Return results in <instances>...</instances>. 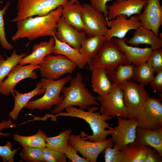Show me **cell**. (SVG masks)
I'll return each mask as SVG.
<instances>
[{
  "label": "cell",
  "mask_w": 162,
  "mask_h": 162,
  "mask_svg": "<svg viewBox=\"0 0 162 162\" xmlns=\"http://www.w3.org/2000/svg\"><path fill=\"white\" fill-rule=\"evenodd\" d=\"M74 148L68 143L67 148L64 152L67 158L72 162H89L86 158L80 156Z\"/></svg>",
  "instance_id": "obj_40"
},
{
  "label": "cell",
  "mask_w": 162,
  "mask_h": 162,
  "mask_svg": "<svg viewBox=\"0 0 162 162\" xmlns=\"http://www.w3.org/2000/svg\"><path fill=\"white\" fill-rule=\"evenodd\" d=\"M148 146L135 140L121 151L122 162H144Z\"/></svg>",
  "instance_id": "obj_27"
},
{
  "label": "cell",
  "mask_w": 162,
  "mask_h": 162,
  "mask_svg": "<svg viewBox=\"0 0 162 162\" xmlns=\"http://www.w3.org/2000/svg\"><path fill=\"white\" fill-rule=\"evenodd\" d=\"M72 79L70 75H67L56 80H51L43 78L40 81L45 89L44 95L41 98L30 100L25 107L31 110H50L53 106L59 105L64 99L60 92L64 86Z\"/></svg>",
  "instance_id": "obj_4"
},
{
  "label": "cell",
  "mask_w": 162,
  "mask_h": 162,
  "mask_svg": "<svg viewBox=\"0 0 162 162\" xmlns=\"http://www.w3.org/2000/svg\"><path fill=\"white\" fill-rule=\"evenodd\" d=\"M68 143L90 162H96L100 154L107 147L112 148L114 143L111 138L97 142L84 140L80 135L71 134Z\"/></svg>",
  "instance_id": "obj_11"
},
{
  "label": "cell",
  "mask_w": 162,
  "mask_h": 162,
  "mask_svg": "<svg viewBox=\"0 0 162 162\" xmlns=\"http://www.w3.org/2000/svg\"><path fill=\"white\" fill-rule=\"evenodd\" d=\"M104 151L105 162H122L121 151L118 149L116 145H114L113 148L107 147Z\"/></svg>",
  "instance_id": "obj_39"
},
{
  "label": "cell",
  "mask_w": 162,
  "mask_h": 162,
  "mask_svg": "<svg viewBox=\"0 0 162 162\" xmlns=\"http://www.w3.org/2000/svg\"><path fill=\"white\" fill-rule=\"evenodd\" d=\"M22 147L20 155L22 160L27 162H45L41 148L27 146Z\"/></svg>",
  "instance_id": "obj_35"
},
{
  "label": "cell",
  "mask_w": 162,
  "mask_h": 162,
  "mask_svg": "<svg viewBox=\"0 0 162 162\" xmlns=\"http://www.w3.org/2000/svg\"><path fill=\"white\" fill-rule=\"evenodd\" d=\"M91 71V87L98 96H102L108 94L113 85L110 80L106 71L104 68H96Z\"/></svg>",
  "instance_id": "obj_26"
},
{
  "label": "cell",
  "mask_w": 162,
  "mask_h": 162,
  "mask_svg": "<svg viewBox=\"0 0 162 162\" xmlns=\"http://www.w3.org/2000/svg\"><path fill=\"white\" fill-rule=\"evenodd\" d=\"M112 85V89L108 94L104 96L96 97L100 104L99 112L112 118L121 116L125 118H130V115L124 104L123 92L120 85L116 83Z\"/></svg>",
  "instance_id": "obj_7"
},
{
  "label": "cell",
  "mask_w": 162,
  "mask_h": 162,
  "mask_svg": "<svg viewBox=\"0 0 162 162\" xmlns=\"http://www.w3.org/2000/svg\"><path fill=\"white\" fill-rule=\"evenodd\" d=\"M162 157L156 150L148 146L144 162H162Z\"/></svg>",
  "instance_id": "obj_42"
},
{
  "label": "cell",
  "mask_w": 162,
  "mask_h": 162,
  "mask_svg": "<svg viewBox=\"0 0 162 162\" xmlns=\"http://www.w3.org/2000/svg\"><path fill=\"white\" fill-rule=\"evenodd\" d=\"M47 137L46 133L39 129L34 135L24 136L14 134L13 138L14 140L18 142L22 146H27L41 148L46 147Z\"/></svg>",
  "instance_id": "obj_29"
},
{
  "label": "cell",
  "mask_w": 162,
  "mask_h": 162,
  "mask_svg": "<svg viewBox=\"0 0 162 162\" xmlns=\"http://www.w3.org/2000/svg\"><path fill=\"white\" fill-rule=\"evenodd\" d=\"M14 104L13 110L9 113V116L13 120H16L19 114L30 100L34 96L43 94L45 89L42 82L40 81L36 85V87L33 90L25 93H21L14 89Z\"/></svg>",
  "instance_id": "obj_22"
},
{
  "label": "cell",
  "mask_w": 162,
  "mask_h": 162,
  "mask_svg": "<svg viewBox=\"0 0 162 162\" xmlns=\"http://www.w3.org/2000/svg\"><path fill=\"white\" fill-rule=\"evenodd\" d=\"M72 132L70 129H68L57 136L51 137L47 136L46 140V147L64 153L67 148L68 140Z\"/></svg>",
  "instance_id": "obj_33"
},
{
  "label": "cell",
  "mask_w": 162,
  "mask_h": 162,
  "mask_svg": "<svg viewBox=\"0 0 162 162\" xmlns=\"http://www.w3.org/2000/svg\"><path fill=\"white\" fill-rule=\"evenodd\" d=\"M129 63L124 54L118 48L114 38L107 41L94 58L89 69L92 71L96 68H104L108 75L120 64Z\"/></svg>",
  "instance_id": "obj_5"
},
{
  "label": "cell",
  "mask_w": 162,
  "mask_h": 162,
  "mask_svg": "<svg viewBox=\"0 0 162 162\" xmlns=\"http://www.w3.org/2000/svg\"><path fill=\"white\" fill-rule=\"evenodd\" d=\"M99 109L98 106L90 107L86 111L80 108L70 106L65 109L66 112L62 111L55 114L54 117L69 116L83 119L89 125L93 134L88 135L85 132H81V136L84 140L89 139L91 141H99L106 139L108 135L113 133V128L110 126L112 124L106 122L112 117L102 115L100 112H94Z\"/></svg>",
  "instance_id": "obj_2"
},
{
  "label": "cell",
  "mask_w": 162,
  "mask_h": 162,
  "mask_svg": "<svg viewBox=\"0 0 162 162\" xmlns=\"http://www.w3.org/2000/svg\"><path fill=\"white\" fill-rule=\"evenodd\" d=\"M162 32L161 33H159L158 34V38H160L161 39H162Z\"/></svg>",
  "instance_id": "obj_45"
},
{
  "label": "cell",
  "mask_w": 162,
  "mask_h": 162,
  "mask_svg": "<svg viewBox=\"0 0 162 162\" xmlns=\"http://www.w3.org/2000/svg\"><path fill=\"white\" fill-rule=\"evenodd\" d=\"M147 0H116L108 8L107 20L114 19L120 14L130 17L140 14Z\"/></svg>",
  "instance_id": "obj_18"
},
{
  "label": "cell",
  "mask_w": 162,
  "mask_h": 162,
  "mask_svg": "<svg viewBox=\"0 0 162 162\" xmlns=\"http://www.w3.org/2000/svg\"><path fill=\"white\" fill-rule=\"evenodd\" d=\"M62 8L60 6L46 15L30 17L16 22L17 30L12 36V40L16 41L26 38L32 40L42 37L52 36L62 16Z\"/></svg>",
  "instance_id": "obj_1"
},
{
  "label": "cell",
  "mask_w": 162,
  "mask_h": 162,
  "mask_svg": "<svg viewBox=\"0 0 162 162\" xmlns=\"http://www.w3.org/2000/svg\"><path fill=\"white\" fill-rule=\"evenodd\" d=\"M16 125L13 123V120L9 118L8 120H4L0 122V136H8L11 135L9 133H3L2 131L8 128L15 127ZM13 152L12 145L10 142L8 141L4 146L0 145V156L2 160L8 159L11 156Z\"/></svg>",
  "instance_id": "obj_34"
},
{
  "label": "cell",
  "mask_w": 162,
  "mask_h": 162,
  "mask_svg": "<svg viewBox=\"0 0 162 162\" xmlns=\"http://www.w3.org/2000/svg\"><path fill=\"white\" fill-rule=\"evenodd\" d=\"M83 81L81 74L78 72L75 78L70 80L69 86L63 88L62 92L63 100L52 110V114H56L70 106H78L84 110L88 109L92 106H100L97 97L89 92Z\"/></svg>",
  "instance_id": "obj_3"
},
{
  "label": "cell",
  "mask_w": 162,
  "mask_h": 162,
  "mask_svg": "<svg viewBox=\"0 0 162 162\" xmlns=\"http://www.w3.org/2000/svg\"><path fill=\"white\" fill-rule=\"evenodd\" d=\"M156 74V75L154 76L149 84L152 89L162 94V70L157 72Z\"/></svg>",
  "instance_id": "obj_43"
},
{
  "label": "cell",
  "mask_w": 162,
  "mask_h": 162,
  "mask_svg": "<svg viewBox=\"0 0 162 162\" xmlns=\"http://www.w3.org/2000/svg\"><path fill=\"white\" fill-rule=\"evenodd\" d=\"M10 3L8 1L3 8L0 9V43L2 47L6 50H10L14 49V47L7 40L5 32V24L4 16L5 14Z\"/></svg>",
  "instance_id": "obj_36"
},
{
  "label": "cell",
  "mask_w": 162,
  "mask_h": 162,
  "mask_svg": "<svg viewBox=\"0 0 162 162\" xmlns=\"http://www.w3.org/2000/svg\"><path fill=\"white\" fill-rule=\"evenodd\" d=\"M69 0H18L16 15L10 22H16L30 17L46 15Z\"/></svg>",
  "instance_id": "obj_6"
},
{
  "label": "cell",
  "mask_w": 162,
  "mask_h": 162,
  "mask_svg": "<svg viewBox=\"0 0 162 162\" xmlns=\"http://www.w3.org/2000/svg\"><path fill=\"white\" fill-rule=\"evenodd\" d=\"M27 55L26 53L18 55L16 50H14L11 55L7 56L6 59L0 55V84L14 67L18 64L20 61Z\"/></svg>",
  "instance_id": "obj_32"
},
{
  "label": "cell",
  "mask_w": 162,
  "mask_h": 162,
  "mask_svg": "<svg viewBox=\"0 0 162 162\" xmlns=\"http://www.w3.org/2000/svg\"><path fill=\"white\" fill-rule=\"evenodd\" d=\"M146 62L152 67L154 73L162 70V49L153 50Z\"/></svg>",
  "instance_id": "obj_38"
},
{
  "label": "cell",
  "mask_w": 162,
  "mask_h": 162,
  "mask_svg": "<svg viewBox=\"0 0 162 162\" xmlns=\"http://www.w3.org/2000/svg\"><path fill=\"white\" fill-rule=\"evenodd\" d=\"M159 98H149L135 118L137 127L155 130L162 128V104Z\"/></svg>",
  "instance_id": "obj_9"
},
{
  "label": "cell",
  "mask_w": 162,
  "mask_h": 162,
  "mask_svg": "<svg viewBox=\"0 0 162 162\" xmlns=\"http://www.w3.org/2000/svg\"><path fill=\"white\" fill-rule=\"evenodd\" d=\"M82 16L84 26V32L89 37L106 35L108 28L103 14L91 4H84L82 5Z\"/></svg>",
  "instance_id": "obj_12"
},
{
  "label": "cell",
  "mask_w": 162,
  "mask_h": 162,
  "mask_svg": "<svg viewBox=\"0 0 162 162\" xmlns=\"http://www.w3.org/2000/svg\"><path fill=\"white\" fill-rule=\"evenodd\" d=\"M45 162H66V156L64 153L57 151L46 147L41 148Z\"/></svg>",
  "instance_id": "obj_37"
},
{
  "label": "cell",
  "mask_w": 162,
  "mask_h": 162,
  "mask_svg": "<svg viewBox=\"0 0 162 162\" xmlns=\"http://www.w3.org/2000/svg\"><path fill=\"white\" fill-rule=\"evenodd\" d=\"M117 118L118 125L113 128L110 135L114 145L121 151L126 145L135 141L138 124L135 118Z\"/></svg>",
  "instance_id": "obj_14"
},
{
  "label": "cell",
  "mask_w": 162,
  "mask_h": 162,
  "mask_svg": "<svg viewBox=\"0 0 162 162\" xmlns=\"http://www.w3.org/2000/svg\"><path fill=\"white\" fill-rule=\"evenodd\" d=\"M128 18L125 15L120 14L108 21L107 26L110 28L105 36L107 41L113 37L124 38L129 31L136 30L142 25L137 15Z\"/></svg>",
  "instance_id": "obj_15"
},
{
  "label": "cell",
  "mask_w": 162,
  "mask_h": 162,
  "mask_svg": "<svg viewBox=\"0 0 162 162\" xmlns=\"http://www.w3.org/2000/svg\"><path fill=\"white\" fill-rule=\"evenodd\" d=\"M52 36L55 41L52 53L55 55L61 54L73 62L80 69H83L88 64L86 59L80 50L59 41L56 38L55 34Z\"/></svg>",
  "instance_id": "obj_23"
},
{
  "label": "cell",
  "mask_w": 162,
  "mask_h": 162,
  "mask_svg": "<svg viewBox=\"0 0 162 162\" xmlns=\"http://www.w3.org/2000/svg\"><path fill=\"white\" fill-rule=\"evenodd\" d=\"M75 4L68 1L63 6L62 16L70 26L80 32H84V26L82 16V5L79 0Z\"/></svg>",
  "instance_id": "obj_24"
},
{
  "label": "cell",
  "mask_w": 162,
  "mask_h": 162,
  "mask_svg": "<svg viewBox=\"0 0 162 162\" xmlns=\"http://www.w3.org/2000/svg\"><path fill=\"white\" fill-rule=\"evenodd\" d=\"M142 12L137 15L142 26L152 30L158 37L162 25V6L160 0H147Z\"/></svg>",
  "instance_id": "obj_16"
},
{
  "label": "cell",
  "mask_w": 162,
  "mask_h": 162,
  "mask_svg": "<svg viewBox=\"0 0 162 162\" xmlns=\"http://www.w3.org/2000/svg\"><path fill=\"white\" fill-rule=\"evenodd\" d=\"M135 140L154 148L162 156V128L151 130L137 127Z\"/></svg>",
  "instance_id": "obj_25"
},
{
  "label": "cell",
  "mask_w": 162,
  "mask_h": 162,
  "mask_svg": "<svg viewBox=\"0 0 162 162\" xmlns=\"http://www.w3.org/2000/svg\"><path fill=\"white\" fill-rule=\"evenodd\" d=\"M39 68V65L32 64L26 65H16L8 74L6 79L0 84V93L5 95L11 94L14 97V88L16 85L21 80L26 78L37 79L38 76L34 70Z\"/></svg>",
  "instance_id": "obj_13"
},
{
  "label": "cell",
  "mask_w": 162,
  "mask_h": 162,
  "mask_svg": "<svg viewBox=\"0 0 162 162\" xmlns=\"http://www.w3.org/2000/svg\"><path fill=\"white\" fill-rule=\"evenodd\" d=\"M78 0H70V2L72 4H74Z\"/></svg>",
  "instance_id": "obj_44"
},
{
  "label": "cell",
  "mask_w": 162,
  "mask_h": 162,
  "mask_svg": "<svg viewBox=\"0 0 162 162\" xmlns=\"http://www.w3.org/2000/svg\"><path fill=\"white\" fill-rule=\"evenodd\" d=\"M39 65L42 77L51 80H58L67 74L72 73L77 67L73 62L61 54L49 55Z\"/></svg>",
  "instance_id": "obj_8"
},
{
  "label": "cell",
  "mask_w": 162,
  "mask_h": 162,
  "mask_svg": "<svg viewBox=\"0 0 162 162\" xmlns=\"http://www.w3.org/2000/svg\"><path fill=\"white\" fill-rule=\"evenodd\" d=\"M111 0H91V5L98 12L104 14V16L106 20H107L108 13V6L106 3L108 1Z\"/></svg>",
  "instance_id": "obj_41"
},
{
  "label": "cell",
  "mask_w": 162,
  "mask_h": 162,
  "mask_svg": "<svg viewBox=\"0 0 162 162\" xmlns=\"http://www.w3.org/2000/svg\"><path fill=\"white\" fill-rule=\"evenodd\" d=\"M134 66L130 63L118 65L108 76L112 83L120 85L124 82L131 80L133 79Z\"/></svg>",
  "instance_id": "obj_30"
},
{
  "label": "cell",
  "mask_w": 162,
  "mask_h": 162,
  "mask_svg": "<svg viewBox=\"0 0 162 162\" xmlns=\"http://www.w3.org/2000/svg\"><path fill=\"white\" fill-rule=\"evenodd\" d=\"M133 36L126 40V43L137 47L140 44L149 45L153 50L162 48V39L157 37L151 30L142 25L135 30Z\"/></svg>",
  "instance_id": "obj_21"
},
{
  "label": "cell",
  "mask_w": 162,
  "mask_h": 162,
  "mask_svg": "<svg viewBox=\"0 0 162 162\" xmlns=\"http://www.w3.org/2000/svg\"><path fill=\"white\" fill-rule=\"evenodd\" d=\"M154 74L152 67L145 62L134 66L133 79L135 82L145 86L149 84Z\"/></svg>",
  "instance_id": "obj_31"
},
{
  "label": "cell",
  "mask_w": 162,
  "mask_h": 162,
  "mask_svg": "<svg viewBox=\"0 0 162 162\" xmlns=\"http://www.w3.org/2000/svg\"><path fill=\"white\" fill-rule=\"evenodd\" d=\"M55 35L59 41L79 50L87 38L85 32L78 31L69 24L62 16L57 23Z\"/></svg>",
  "instance_id": "obj_17"
},
{
  "label": "cell",
  "mask_w": 162,
  "mask_h": 162,
  "mask_svg": "<svg viewBox=\"0 0 162 162\" xmlns=\"http://www.w3.org/2000/svg\"><path fill=\"white\" fill-rule=\"evenodd\" d=\"M107 41L105 36H97L87 38L82 42L80 50L89 65Z\"/></svg>",
  "instance_id": "obj_28"
},
{
  "label": "cell",
  "mask_w": 162,
  "mask_h": 162,
  "mask_svg": "<svg viewBox=\"0 0 162 162\" xmlns=\"http://www.w3.org/2000/svg\"><path fill=\"white\" fill-rule=\"evenodd\" d=\"M124 93L123 101L130 115V118H135L149 95L145 86L128 81L120 85Z\"/></svg>",
  "instance_id": "obj_10"
},
{
  "label": "cell",
  "mask_w": 162,
  "mask_h": 162,
  "mask_svg": "<svg viewBox=\"0 0 162 162\" xmlns=\"http://www.w3.org/2000/svg\"><path fill=\"white\" fill-rule=\"evenodd\" d=\"M55 40L51 36L48 41L41 42L34 45L32 48V52L29 55L22 58L18 64L24 65L32 64L39 65L47 55L52 53Z\"/></svg>",
  "instance_id": "obj_20"
},
{
  "label": "cell",
  "mask_w": 162,
  "mask_h": 162,
  "mask_svg": "<svg viewBox=\"0 0 162 162\" xmlns=\"http://www.w3.org/2000/svg\"><path fill=\"white\" fill-rule=\"evenodd\" d=\"M120 50L125 55L128 62L134 65L146 62L153 50L150 47L141 48L129 45L126 38H113Z\"/></svg>",
  "instance_id": "obj_19"
}]
</instances>
